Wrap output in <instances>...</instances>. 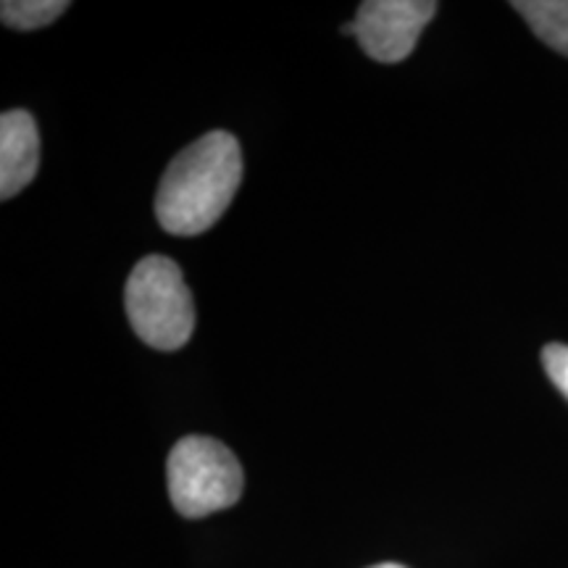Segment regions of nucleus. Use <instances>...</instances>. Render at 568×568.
I'll return each mask as SVG.
<instances>
[{"mask_svg": "<svg viewBox=\"0 0 568 568\" xmlns=\"http://www.w3.org/2000/svg\"><path fill=\"white\" fill-rule=\"evenodd\" d=\"M67 9V0H6L0 6V17H3V24L13 30L30 32L53 24Z\"/></svg>", "mask_w": 568, "mask_h": 568, "instance_id": "0eeeda50", "label": "nucleus"}, {"mask_svg": "<svg viewBox=\"0 0 568 568\" xmlns=\"http://www.w3.org/2000/svg\"><path fill=\"white\" fill-rule=\"evenodd\" d=\"M38 166V124L27 111H6L0 116V197L19 195L34 180Z\"/></svg>", "mask_w": 568, "mask_h": 568, "instance_id": "39448f33", "label": "nucleus"}, {"mask_svg": "<svg viewBox=\"0 0 568 568\" xmlns=\"http://www.w3.org/2000/svg\"><path fill=\"white\" fill-rule=\"evenodd\" d=\"M514 9L545 45L568 55V0H518Z\"/></svg>", "mask_w": 568, "mask_h": 568, "instance_id": "423d86ee", "label": "nucleus"}, {"mask_svg": "<svg viewBox=\"0 0 568 568\" xmlns=\"http://www.w3.org/2000/svg\"><path fill=\"white\" fill-rule=\"evenodd\" d=\"M172 506L184 518H203L234 506L243 495V466L230 447L211 437H184L166 460Z\"/></svg>", "mask_w": 568, "mask_h": 568, "instance_id": "7ed1b4c3", "label": "nucleus"}, {"mask_svg": "<svg viewBox=\"0 0 568 568\" xmlns=\"http://www.w3.org/2000/svg\"><path fill=\"white\" fill-rule=\"evenodd\" d=\"M243 182V153L230 132H209L169 163L155 193V216L169 234L211 230Z\"/></svg>", "mask_w": 568, "mask_h": 568, "instance_id": "f257e3e1", "label": "nucleus"}, {"mask_svg": "<svg viewBox=\"0 0 568 568\" xmlns=\"http://www.w3.org/2000/svg\"><path fill=\"white\" fill-rule=\"evenodd\" d=\"M124 308L142 343L155 351H180L195 329V303L182 268L166 255H148L132 268Z\"/></svg>", "mask_w": 568, "mask_h": 568, "instance_id": "f03ea898", "label": "nucleus"}, {"mask_svg": "<svg viewBox=\"0 0 568 568\" xmlns=\"http://www.w3.org/2000/svg\"><path fill=\"white\" fill-rule=\"evenodd\" d=\"M372 568H406V566H397V564H379V566H372Z\"/></svg>", "mask_w": 568, "mask_h": 568, "instance_id": "1a4fd4ad", "label": "nucleus"}, {"mask_svg": "<svg viewBox=\"0 0 568 568\" xmlns=\"http://www.w3.org/2000/svg\"><path fill=\"white\" fill-rule=\"evenodd\" d=\"M432 0H366L345 27L374 61L397 63L414 53L424 27L435 19Z\"/></svg>", "mask_w": 568, "mask_h": 568, "instance_id": "20e7f679", "label": "nucleus"}, {"mask_svg": "<svg viewBox=\"0 0 568 568\" xmlns=\"http://www.w3.org/2000/svg\"><path fill=\"white\" fill-rule=\"evenodd\" d=\"M542 364L550 382L560 389V395L568 397V345L552 343L542 351Z\"/></svg>", "mask_w": 568, "mask_h": 568, "instance_id": "6e6552de", "label": "nucleus"}]
</instances>
